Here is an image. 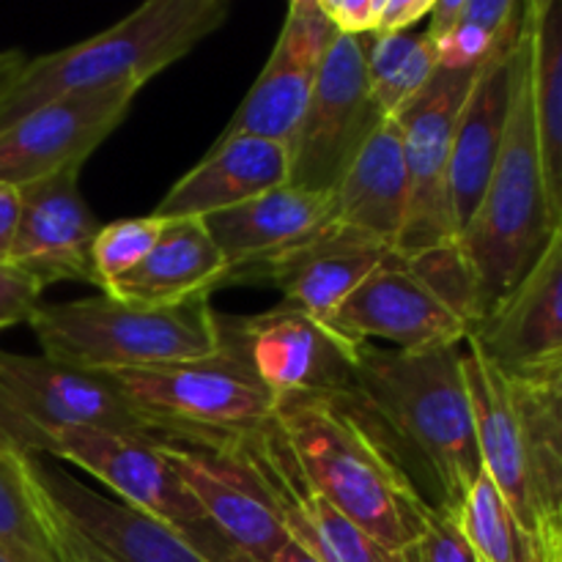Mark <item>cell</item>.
<instances>
[{"label": "cell", "mask_w": 562, "mask_h": 562, "mask_svg": "<svg viewBox=\"0 0 562 562\" xmlns=\"http://www.w3.org/2000/svg\"><path fill=\"white\" fill-rule=\"evenodd\" d=\"M461 351L362 344L349 390L335 398L437 514H456L483 475Z\"/></svg>", "instance_id": "cell-1"}, {"label": "cell", "mask_w": 562, "mask_h": 562, "mask_svg": "<svg viewBox=\"0 0 562 562\" xmlns=\"http://www.w3.org/2000/svg\"><path fill=\"white\" fill-rule=\"evenodd\" d=\"M467 346V344H464ZM483 475L521 525L562 560V398L549 376H508L461 351Z\"/></svg>", "instance_id": "cell-2"}, {"label": "cell", "mask_w": 562, "mask_h": 562, "mask_svg": "<svg viewBox=\"0 0 562 562\" xmlns=\"http://www.w3.org/2000/svg\"><path fill=\"white\" fill-rule=\"evenodd\" d=\"M272 426L307 486L368 536L395 552L420 536L431 508L340 401L280 398Z\"/></svg>", "instance_id": "cell-3"}, {"label": "cell", "mask_w": 562, "mask_h": 562, "mask_svg": "<svg viewBox=\"0 0 562 562\" xmlns=\"http://www.w3.org/2000/svg\"><path fill=\"white\" fill-rule=\"evenodd\" d=\"M228 14V0H148L108 31L27 60L0 102V130L71 93L140 91L217 33Z\"/></svg>", "instance_id": "cell-4"}, {"label": "cell", "mask_w": 562, "mask_h": 562, "mask_svg": "<svg viewBox=\"0 0 562 562\" xmlns=\"http://www.w3.org/2000/svg\"><path fill=\"white\" fill-rule=\"evenodd\" d=\"M554 231L558 225L549 209L536 110H532V42L530 0H527L519 71H516L514 104H510L503 151L494 165L481 206L459 234L461 250L470 258L481 285L483 318L516 289V283L549 245Z\"/></svg>", "instance_id": "cell-5"}, {"label": "cell", "mask_w": 562, "mask_h": 562, "mask_svg": "<svg viewBox=\"0 0 562 562\" xmlns=\"http://www.w3.org/2000/svg\"><path fill=\"white\" fill-rule=\"evenodd\" d=\"M42 355L82 373L179 366L220 351L212 296L137 305L110 294L38 305L31 322Z\"/></svg>", "instance_id": "cell-6"}, {"label": "cell", "mask_w": 562, "mask_h": 562, "mask_svg": "<svg viewBox=\"0 0 562 562\" xmlns=\"http://www.w3.org/2000/svg\"><path fill=\"white\" fill-rule=\"evenodd\" d=\"M154 442L220 450L272 423L278 398L245 362L220 349L203 360L102 373Z\"/></svg>", "instance_id": "cell-7"}, {"label": "cell", "mask_w": 562, "mask_h": 562, "mask_svg": "<svg viewBox=\"0 0 562 562\" xmlns=\"http://www.w3.org/2000/svg\"><path fill=\"white\" fill-rule=\"evenodd\" d=\"M69 428H99L151 439L102 373H82L44 355L0 349V448L14 456H47Z\"/></svg>", "instance_id": "cell-8"}, {"label": "cell", "mask_w": 562, "mask_h": 562, "mask_svg": "<svg viewBox=\"0 0 562 562\" xmlns=\"http://www.w3.org/2000/svg\"><path fill=\"white\" fill-rule=\"evenodd\" d=\"M47 459L69 461L115 499L154 516L187 538L209 562H250L241 558L201 510L157 442L99 428H69L49 448Z\"/></svg>", "instance_id": "cell-9"}, {"label": "cell", "mask_w": 562, "mask_h": 562, "mask_svg": "<svg viewBox=\"0 0 562 562\" xmlns=\"http://www.w3.org/2000/svg\"><path fill=\"white\" fill-rule=\"evenodd\" d=\"M217 333L220 349L245 362L278 401L294 395H344L362 346L335 333L322 318L289 305L256 316L217 313Z\"/></svg>", "instance_id": "cell-10"}, {"label": "cell", "mask_w": 562, "mask_h": 562, "mask_svg": "<svg viewBox=\"0 0 562 562\" xmlns=\"http://www.w3.org/2000/svg\"><path fill=\"white\" fill-rule=\"evenodd\" d=\"M384 115L371 99L366 75V38L338 33L313 86L311 102L289 143V184L333 192L362 143Z\"/></svg>", "instance_id": "cell-11"}, {"label": "cell", "mask_w": 562, "mask_h": 562, "mask_svg": "<svg viewBox=\"0 0 562 562\" xmlns=\"http://www.w3.org/2000/svg\"><path fill=\"white\" fill-rule=\"evenodd\" d=\"M481 69H437L420 97L406 104L395 124L404 140L406 176H409V209L393 252L409 258L445 241L459 239L450 209V148L456 121Z\"/></svg>", "instance_id": "cell-12"}, {"label": "cell", "mask_w": 562, "mask_h": 562, "mask_svg": "<svg viewBox=\"0 0 562 562\" xmlns=\"http://www.w3.org/2000/svg\"><path fill=\"white\" fill-rule=\"evenodd\" d=\"M209 453L228 456L245 472L247 481L278 510L291 541L305 549L313 560L404 562V554L368 536L360 525L307 486L272 423L250 437Z\"/></svg>", "instance_id": "cell-13"}, {"label": "cell", "mask_w": 562, "mask_h": 562, "mask_svg": "<svg viewBox=\"0 0 562 562\" xmlns=\"http://www.w3.org/2000/svg\"><path fill=\"white\" fill-rule=\"evenodd\" d=\"M137 88L71 93L0 130V181L27 187L80 168L130 115Z\"/></svg>", "instance_id": "cell-14"}, {"label": "cell", "mask_w": 562, "mask_h": 562, "mask_svg": "<svg viewBox=\"0 0 562 562\" xmlns=\"http://www.w3.org/2000/svg\"><path fill=\"white\" fill-rule=\"evenodd\" d=\"M335 36L318 0H291L261 75L220 137L247 135L289 146Z\"/></svg>", "instance_id": "cell-15"}, {"label": "cell", "mask_w": 562, "mask_h": 562, "mask_svg": "<svg viewBox=\"0 0 562 562\" xmlns=\"http://www.w3.org/2000/svg\"><path fill=\"white\" fill-rule=\"evenodd\" d=\"M36 497L113 562H209L165 521L104 497L44 456H22Z\"/></svg>", "instance_id": "cell-16"}, {"label": "cell", "mask_w": 562, "mask_h": 562, "mask_svg": "<svg viewBox=\"0 0 562 562\" xmlns=\"http://www.w3.org/2000/svg\"><path fill=\"white\" fill-rule=\"evenodd\" d=\"M327 324L355 344L382 340L395 351L448 349L461 346L470 335L398 252H390L355 294L340 302Z\"/></svg>", "instance_id": "cell-17"}, {"label": "cell", "mask_w": 562, "mask_h": 562, "mask_svg": "<svg viewBox=\"0 0 562 562\" xmlns=\"http://www.w3.org/2000/svg\"><path fill=\"white\" fill-rule=\"evenodd\" d=\"M464 344L508 376H543L562 366V225Z\"/></svg>", "instance_id": "cell-18"}, {"label": "cell", "mask_w": 562, "mask_h": 562, "mask_svg": "<svg viewBox=\"0 0 562 562\" xmlns=\"http://www.w3.org/2000/svg\"><path fill=\"white\" fill-rule=\"evenodd\" d=\"M22 209L9 261L47 285L80 280L97 285L91 250L102 223L80 192V168L20 187Z\"/></svg>", "instance_id": "cell-19"}, {"label": "cell", "mask_w": 562, "mask_h": 562, "mask_svg": "<svg viewBox=\"0 0 562 562\" xmlns=\"http://www.w3.org/2000/svg\"><path fill=\"white\" fill-rule=\"evenodd\" d=\"M521 33L503 44L481 66L456 121L453 148H450V209L459 234L481 206V198L503 151L510 104H514L516 71H519Z\"/></svg>", "instance_id": "cell-20"}, {"label": "cell", "mask_w": 562, "mask_h": 562, "mask_svg": "<svg viewBox=\"0 0 562 562\" xmlns=\"http://www.w3.org/2000/svg\"><path fill=\"white\" fill-rule=\"evenodd\" d=\"M214 530L250 562H274L291 543L278 510L223 453L157 442Z\"/></svg>", "instance_id": "cell-21"}, {"label": "cell", "mask_w": 562, "mask_h": 562, "mask_svg": "<svg viewBox=\"0 0 562 562\" xmlns=\"http://www.w3.org/2000/svg\"><path fill=\"white\" fill-rule=\"evenodd\" d=\"M393 252V247L340 223L324 225L318 234L272 258L247 280H269L283 294L280 305L327 322L346 296Z\"/></svg>", "instance_id": "cell-22"}, {"label": "cell", "mask_w": 562, "mask_h": 562, "mask_svg": "<svg viewBox=\"0 0 562 562\" xmlns=\"http://www.w3.org/2000/svg\"><path fill=\"white\" fill-rule=\"evenodd\" d=\"M333 223V192L274 187L263 195L203 217L228 263V280H247L256 269L302 245Z\"/></svg>", "instance_id": "cell-23"}, {"label": "cell", "mask_w": 562, "mask_h": 562, "mask_svg": "<svg viewBox=\"0 0 562 562\" xmlns=\"http://www.w3.org/2000/svg\"><path fill=\"white\" fill-rule=\"evenodd\" d=\"M289 173L291 154L283 143L247 135L220 137L212 151L165 192L154 214L203 220L289 184Z\"/></svg>", "instance_id": "cell-24"}, {"label": "cell", "mask_w": 562, "mask_h": 562, "mask_svg": "<svg viewBox=\"0 0 562 562\" xmlns=\"http://www.w3.org/2000/svg\"><path fill=\"white\" fill-rule=\"evenodd\" d=\"M228 283V263L195 217H162L151 252L102 294L137 305H181Z\"/></svg>", "instance_id": "cell-25"}, {"label": "cell", "mask_w": 562, "mask_h": 562, "mask_svg": "<svg viewBox=\"0 0 562 562\" xmlns=\"http://www.w3.org/2000/svg\"><path fill=\"white\" fill-rule=\"evenodd\" d=\"M409 209L404 140L395 119H384L362 143L333 190V220L395 247Z\"/></svg>", "instance_id": "cell-26"}, {"label": "cell", "mask_w": 562, "mask_h": 562, "mask_svg": "<svg viewBox=\"0 0 562 562\" xmlns=\"http://www.w3.org/2000/svg\"><path fill=\"white\" fill-rule=\"evenodd\" d=\"M532 110L554 225H562V0H530Z\"/></svg>", "instance_id": "cell-27"}, {"label": "cell", "mask_w": 562, "mask_h": 562, "mask_svg": "<svg viewBox=\"0 0 562 562\" xmlns=\"http://www.w3.org/2000/svg\"><path fill=\"white\" fill-rule=\"evenodd\" d=\"M437 49L426 31L366 36V75L371 99L384 119H398L437 75Z\"/></svg>", "instance_id": "cell-28"}, {"label": "cell", "mask_w": 562, "mask_h": 562, "mask_svg": "<svg viewBox=\"0 0 562 562\" xmlns=\"http://www.w3.org/2000/svg\"><path fill=\"white\" fill-rule=\"evenodd\" d=\"M456 521L483 562H554L486 475L470 488Z\"/></svg>", "instance_id": "cell-29"}, {"label": "cell", "mask_w": 562, "mask_h": 562, "mask_svg": "<svg viewBox=\"0 0 562 562\" xmlns=\"http://www.w3.org/2000/svg\"><path fill=\"white\" fill-rule=\"evenodd\" d=\"M0 541L31 562H55L42 505L25 475V461L3 448H0Z\"/></svg>", "instance_id": "cell-30"}, {"label": "cell", "mask_w": 562, "mask_h": 562, "mask_svg": "<svg viewBox=\"0 0 562 562\" xmlns=\"http://www.w3.org/2000/svg\"><path fill=\"white\" fill-rule=\"evenodd\" d=\"M404 258V256H401ZM415 278L464 324L467 329H475L483 318L481 305V285L472 269L470 258L461 250L459 239L445 241V245L431 247V250L415 252L406 258Z\"/></svg>", "instance_id": "cell-31"}, {"label": "cell", "mask_w": 562, "mask_h": 562, "mask_svg": "<svg viewBox=\"0 0 562 562\" xmlns=\"http://www.w3.org/2000/svg\"><path fill=\"white\" fill-rule=\"evenodd\" d=\"M159 228H162V217L157 214L124 217L102 225L91 250L93 278H97L99 289L104 291L110 283L132 272L151 252Z\"/></svg>", "instance_id": "cell-32"}, {"label": "cell", "mask_w": 562, "mask_h": 562, "mask_svg": "<svg viewBox=\"0 0 562 562\" xmlns=\"http://www.w3.org/2000/svg\"><path fill=\"white\" fill-rule=\"evenodd\" d=\"M527 20V14H525ZM525 27L521 22L516 31L505 33V36H494V33L483 31V27L472 25V22L459 20L448 33L442 36L431 38L434 49H437V64L439 69H450V71H472L481 69L494 53H497L503 44H508L510 38H516Z\"/></svg>", "instance_id": "cell-33"}, {"label": "cell", "mask_w": 562, "mask_h": 562, "mask_svg": "<svg viewBox=\"0 0 562 562\" xmlns=\"http://www.w3.org/2000/svg\"><path fill=\"white\" fill-rule=\"evenodd\" d=\"M404 562H483L461 532L456 514L431 510L420 536L404 549Z\"/></svg>", "instance_id": "cell-34"}, {"label": "cell", "mask_w": 562, "mask_h": 562, "mask_svg": "<svg viewBox=\"0 0 562 562\" xmlns=\"http://www.w3.org/2000/svg\"><path fill=\"white\" fill-rule=\"evenodd\" d=\"M44 285L25 269L0 261V329L27 324L42 305Z\"/></svg>", "instance_id": "cell-35"}, {"label": "cell", "mask_w": 562, "mask_h": 562, "mask_svg": "<svg viewBox=\"0 0 562 562\" xmlns=\"http://www.w3.org/2000/svg\"><path fill=\"white\" fill-rule=\"evenodd\" d=\"M324 14L344 36H373L382 0H318Z\"/></svg>", "instance_id": "cell-36"}, {"label": "cell", "mask_w": 562, "mask_h": 562, "mask_svg": "<svg viewBox=\"0 0 562 562\" xmlns=\"http://www.w3.org/2000/svg\"><path fill=\"white\" fill-rule=\"evenodd\" d=\"M25 475H27V472H25ZM33 494H36V492H33ZM38 505H42L44 525H47L55 562H113L108 558V554H102L97 547H91L86 538L77 536V532L71 530V527L66 525L64 519H58V516H55L53 510H49L47 505L42 503V499H38Z\"/></svg>", "instance_id": "cell-37"}, {"label": "cell", "mask_w": 562, "mask_h": 562, "mask_svg": "<svg viewBox=\"0 0 562 562\" xmlns=\"http://www.w3.org/2000/svg\"><path fill=\"white\" fill-rule=\"evenodd\" d=\"M434 0H382L379 20L373 36H390V33H406L423 22L431 11Z\"/></svg>", "instance_id": "cell-38"}, {"label": "cell", "mask_w": 562, "mask_h": 562, "mask_svg": "<svg viewBox=\"0 0 562 562\" xmlns=\"http://www.w3.org/2000/svg\"><path fill=\"white\" fill-rule=\"evenodd\" d=\"M20 187H11L0 181V261H9L11 245H14L16 236V225H20Z\"/></svg>", "instance_id": "cell-39"}, {"label": "cell", "mask_w": 562, "mask_h": 562, "mask_svg": "<svg viewBox=\"0 0 562 562\" xmlns=\"http://www.w3.org/2000/svg\"><path fill=\"white\" fill-rule=\"evenodd\" d=\"M27 64L25 55L20 53V49H3L0 53V102H3V97L9 93L11 82H14V77L20 75L22 66Z\"/></svg>", "instance_id": "cell-40"}, {"label": "cell", "mask_w": 562, "mask_h": 562, "mask_svg": "<svg viewBox=\"0 0 562 562\" xmlns=\"http://www.w3.org/2000/svg\"><path fill=\"white\" fill-rule=\"evenodd\" d=\"M274 562H318V560H313L311 554L305 552V549H300L294 541H291L289 547H285L283 552H280V558L274 560Z\"/></svg>", "instance_id": "cell-41"}, {"label": "cell", "mask_w": 562, "mask_h": 562, "mask_svg": "<svg viewBox=\"0 0 562 562\" xmlns=\"http://www.w3.org/2000/svg\"><path fill=\"white\" fill-rule=\"evenodd\" d=\"M0 562H31V560L22 558L20 552H14V549L5 547V543L0 541Z\"/></svg>", "instance_id": "cell-42"}, {"label": "cell", "mask_w": 562, "mask_h": 562, "mask_svg": "<svg viewBox=\"0 0 562 562\" xmlns=\"http://www.w3.org/2000/svg\"><path fill=\"white\" fill-rule=\"evenodd\" d=\"M543 376H549V382L554 384V390H558L560 398H562V366H560V368H554V371L543 373Z\"/></svg>", "instance_id": "cell-43"}, {"label": "cell", "mask_w": 562, "mask_h": 562, "mask_svg": "<svg viewBox=\"0 0 562 562\" xmlns=\"http://www.w3.org/2000/svg\"><path fill=\"white\" fill-rule=\"evenodd\" d=\"M560 562H562V560H560Z\"/></svg>", "instance_id": "cell-44"}]
</instances>
